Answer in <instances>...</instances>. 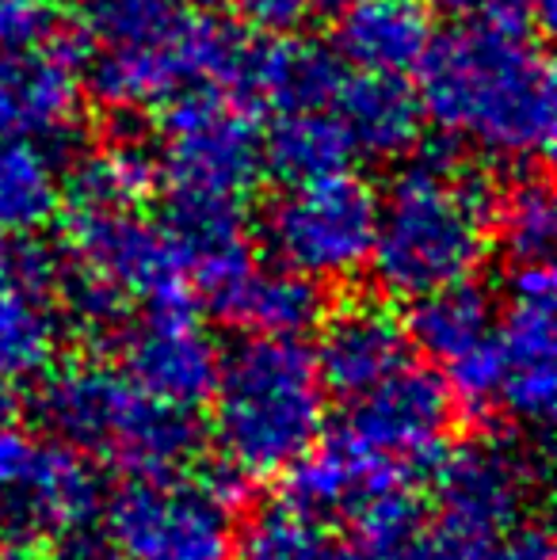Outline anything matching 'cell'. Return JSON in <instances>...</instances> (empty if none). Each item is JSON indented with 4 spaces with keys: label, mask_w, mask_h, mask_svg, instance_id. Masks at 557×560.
Wrapping results in <instances>:
<instances>
[{
    "label": "cell",
    "mask_w": 557,
    "mask_h": 560,
    "mask_svg": "<svg viewBox=\"0 0 557 560\" xmlns=\"http://www.w3.org/2000/svg\"><path fill=\"white\" fill-rule=\"evenodd\" d=\"M420 112L485 161L527 164L554 138V69L527 23L462 20L420 58Z\"/></svg>",
    "instance_id": "6da1fadb"
},
{
    "label": "cell",
    "mask_w": 557,
    "mask_h": 560,
    "mask_svg": "<svg viewBox=\"0 0 557 560\" xmlns=\"http://www.w3.org/2000/svg\"><path fill=\"white\" fill-rule=\"evenodd\" d=\"M210 439L225 488L290 472L328 431V389L302 336H245L218 362Z\"/></svg>",
    "instance_id": "7a4b0ae2"
},
{
    "label": "cell",
    "mask_w": 557,
    "mask_h": 560,
    "mask_svg": "<svg viewBox=\"0 0 557 560\" xmlns=\"http://www.w3.org/2000/svg\"><path fill=\"white\" fill-rule=\"evenodd\" d=\"M84 84L119 115L169 107L195 89H233L248 38L179 0H92Z\"/></svg>",
    "instance_id": "3957f363"
},
{
    "label": "cell",
    "mask_w": 557,
    "mask_h": 560,
    "mask_svg": "<svg viewBox=\"0 0 557 560\" xmlns=\"http://www.w3.org/2000/svg\"><path fill=\"white\" fill-rule=\"evenodd\" d=\"M489 241L492 199L481 179L451 161H417L379 199L367 267L390 298L417 302L474 279Z\"/></svg>",
    "instance_id": "277c9868"
},
{
    "label": "cell",
    "mask_w": 557,
    "mask_h": 560,
    "mask_svg": "<svg viewBox=\"0 0 557 560\" xmlns=\"http://www.w3.org/2000/svg\"><path fill=\"white\" fill-rule=\"evenodd\" d=\"M38 416L54 439L127 477L179 472L199 446L195 412L164 405L123 366L69 362L43 377Z\"/></svg>",
    "instance_id": "5b68a950"
},
{
    "label": "cell",
    "mask_w": 557,
    "mask_h": 560,
    "mask_svg": "<svg viewBox=\"0 0 557 560\" xmlns=\"http://www.w3.org/2000/svg\"><path fill=\"white\" fill-rule=\"evenodd\" d=\"M96 462L20 420L0 428V534L20 546H84L104 518Z\"/></svg>",
    "instance_id": "8992f818"
},
{
    "label": "cell",
    "mask_w": 557,
    "mask_h": 560,
    "mask_svg": "<svg viewBox=\"0 0 557 560\" xmlns=\"http://www.w3.org/2000/svg\"><path fill=\"white\" fill-rule=\"evenodd\" d=\"M233 488L218 477H130L104 503V541L119 560H230Z\"/></svg>",
    "instance_id": "52a82bcc"
},
{
    "label": "cell",
    "mask_w": 557,
    "mask_h": 560,
    "mask_svg": "<svg viewBox=\"0 0 557 560\" xmlns=\"http://www.w3.org/2000/svg\"><path fill=\"white\" fill-rule=\"evenodd\" d=\"M379 195L351 172L287 179L264 210L271 259L313 282H344L371 259Z\"/></svg>",
    "instance_id": "ba28073f"
},
{
    "label": "cell",
    "mask_w": 557,
    "mask_h": 560,
    "mask_svg": "<svg viewBox=\"0 0 557 560\" xmlns=\"http://www.w3.org/2000/svg\"><path fill=\"white\" fill-rule=\"evenodd\" d=\"M264 168V133L245 96L233 89H195L169 104L161 172L172 187L245 199Z\"/></svg>",
    "instance_id": "9c48e42d"
},
{
    "label": "cell",
    "mask_w": 557,
    "mask_h": 560,
    "mask_svg": "<svg viewBox=\"0 0 557 560\" xmlns=\"http://www.w3.org/2000/svg\"><path fill=\"white\" fill-rule=\"evenodd\" d=\"M431 469V515L504 541L515 526L527 523L531 495L538 488V469L531 454L500 439L446 443Z\"/></svg>",
    "instance_id": "30bf717a"
},
{
    "label": "cell",
    "mask_w": 557,
    "mask_h": 560,
    "mask_svg": "<svg viewBox=\"0 0 557 560\" xmlns=\"http://www.w3.org/2000/svg\"><path fill=\"white\" fill-rule=\"evenodd\" d=\"M454 423H459V400L446 389L443 374L409 362L363 397L348 400L340 435L402 469L420 472L451 443Z\"/></svg>",
    "instance_id": "8fae6325"
},
{
    "label": "cell",
    "mask_w": 557,
    "mask_h": 560,
    "mask_svg": "<svg viewBox=\"0 0 557 560\" xmlns=\"http://www.w3.org/2000/svg\"><path fill=\"white\" fill-rule=\"evenodd\" d=\"M497 302L474 287V279L417 298L409 320L413 347L428 354L443 374L459 408H497L500 362L497 347Z\"/></svg>",
    "instance_id": "7c38bea8"
},
{
    "label": "cell",
    "mask_w": 557,
    "mask_h": 560,
    "mask_svg": "<svg viewBox=\"0 0 557 560\" xmlns=\"http://www.w3.org/2000/svg\"><path fill=\"white\" fill-rule=\"evenodd\" d=\"M66 264L100 279L127 302H156L184 287L176 244L161 222L138 207H73Z\"/></svg>",
    "instance_id": "4fadbf2b"
},
{
    "label": "cell",
    "mask_w": 557,
    "mask_h": 560,
    "mask_svg": "<svg viewBox=\"0 0 557 560\" xmlns=\"http://www.w3.org/2000/svg\"><path fill=\"white\" fill-rule=\"evenodd\" d=\"M497 347L504 362L500 400L527 428L546 431L557 397V290L546 264H520L497 313Z\"/></svg>",
    "instance_id": "5bb4252c"
},
{
    "label": "cell",
    "mask_w": 557,
    "mask_h": 560,
    "mask_svg": "<svg viewBox=\"0 0 557 560\" xmlns=\"http://www.w3.org/2000/svg\"><path fill=\"white\" fill-rule=\"evenodd\" d=\"M115 343L123 347V370L156 400L187 412L207 405L222 347L184 294L146 302V313L135 325L127 320Z\"/></svg>",
    "instance_id": "9a60e30c"
},
{
    "label": "cell",
    "mask_w": 557,
    "mask_h": 560,
    "mask_svg": "<svg viewBox=\"0 0 557 560\" xmlns=\"http://www.w3.org/2000/svg\"><path fill=\"white\" fill-rule=\"evenodd\" d=\"M84 107V58L58 31L0 46V138L58 141Z\"/></svg>",
    "instance_id": "2e32d148"
},
{
    "label": "cell",
    "mask_w": 557,
    "mask_h": 560,
    "mask_svg": "<svg viewBox=\"0 0 557 560\" xmlns=\"http://www.w3.org/2000/svg\"><path fill=\"white\" fill-rule=\"evenodd\" d=\"M328 397L356 400L379 382L417 362L409 325L379 302H351L325 317L313 347Z\"/></svg>",
    "instance_id": "e0dca14e"
},
{
    "label": "cell",
    "mask_w": 557,
    "mask_h": 560,
    "mask_svg": "<svg viewBox=\"0 0 557 560\" xmlns=\"http://www.w3.org/2000/svg\"><path fill=\"white\" fill-rule=\"evenodd\" d=\"M199 298L222 325L245 336H305L325 313L321 282L282 264H260L256 256L207 282Z\"/></svg>",
    "instance_id": "ac0fdd59"
},
{
    "label": "cell",
    "mask_w": 557,
    "mask_h": 560,
    "mask_svg": "<svg viewBox=\"0 0 557 560\" xmlns=\"http://www.w3.org/2000/svg\"><path fill=\"white\" fill-rule=\"evenodd\" d=\"M58 259L27 248L23 267L0 282V385L43 382L58 366L66 343V320L58 310Z\"/></svg>",
    "instance_id": "d6986e66"
},
{
    "label": "cell",
    "mask_w": 557,
    "mask_h": 560,
    "mask_svg": "<svg viewBox=\"0 0 557 560\" xmlns=\"http://www.w3.org/2000/svg\"><path fill=\"white\" fill-rule=\"evenodd\" d=\"M344 73L348 66L340 61V54L325 46L302 43V38H271V43H248L233 92L268 112L325 107L333 104Z\"/></svg>",
    "instance_id": "ffe728a7"
},
{
    "label": "cell",
    "mask_w": 557,
    "mask_h": 560,
    "mask_svg": "<svg viewBox=\"0 0 557 560\" xmlns=\"http://www.w3.org/2000/svg\"><path fill=\"white\" fill-rule=\"evenodd\" d=\"M336 15V54L348 69L405 77L431 43L423 0H348Z\"/></svg>",
    "instance_id": "44dd1931"
},
{
    "label": "cell",
    "mask_w": 557,
    "mask_h": 560,
    "mask_svg": "<svg viewBox=\"0 0 557 560\" xmlns=\"http://www.w3.org/2000/svg\"><path fill=\"white\" fill-rule=\"evenodd\" d=\"M164 233L176 244V256L184 264V279L195 287L222 279L225 271L253 256L248 248V218L241 199L210 191H179L172 187L169 210H164Z\"/></svg>",
    "instance_id": "7402d4cb"
},
{
    "label": "cell",
    "mask_w": 557,
    "mask_h": 560,
    "mask_svg": "<svg viewBox=\"0 0 557 560\" xmlns=\"http://www.w3.org/2000/svg\"><path fill=\"white\" fill-rule=\"evenodd\" d=\"M333 112L348 130L356 156L397 161L420 138V96L405 84V77L363 73L348 69L333 96Z\"/></svg>",
    "instance_id": "603a6c76"
},
{
    "label": "cell",
    "mask_w": 557,
    "mask_h": 560,
    "mask_svg": "<svg viewBox=\"0 0 557 560\" xmlns=\"http://www.w3.org/2000/svg\"><path fill=\"white\" fill-rule=\"evenodd\" d=\"M264 161L282 179H310L348 172V164L356 161V145L333 104L290 107V112H276V122L264 138Z\"/></svg>",
    "instance_id": "cb8c5ba5"
},
{
    "label": "cell",
    "mask_w": 557,
    "mask_h": 560,
    "mask_svg": "<svg viewBox=\"0 0 557 560\" xmlns=\"http://www.w3.org/2000/svg\"><path fill=\"white\" fill-rule=\"evenodd\" d=\"M61 176L38 141L0 138V233H35L58 214Z\"/></svg>",
    "instance_id": "d4e9b609"
},
{
    "label": "cell",
    "mask_w": 557,
    "mask_h": 560,
    "mask_svg": "<svg viewBox=\"0 0 557 560\" xmlns=\"http://www.w3.org/2000/svg\"><path fill=\"white\" fill-rule=\"evenodd\" d=\"M245 560H379L356 538L333 534V523L298 511L294 503H271L248 523L241 541Z\"/></svg>",
    "instance_id": "484cf974"
},
{
    "label": "cell",
    "mask_w": 557,
    "mask_h": 560,
    "mask_svg": "<svg viewBox=\"0 0 557 560\" xmlns=\"http://www.w3.org/2000/svg\"><path fill=\"white\" fill-rule=\"evenodd\" d=\"M156 184V164L135 141H112L77 161L69 176L73 207H141Z\"/></svg>",
    "instance_id": "4316f807"
},
{
    "label": "cell",
    "mask_w": 557,
    "mask_h": 560,
    "mask_svg": "<svg viewBox=\"0 0 557 560\" xmlns=\"http://www.w3.org/2000/svg\"><path fill=\"white\" fill-rule=\"evenodd\" d=\"M492 236L515 264H546L557 236V202L543 176L527 172L492 199Z\"/></svg>",
    "instance_id": "83f0119b"
},
{
    "label": "cell",
    "mask_w": 557,
    "mask_h": 560,
    "mask_svg": "<svg viewBox=\"0 0 557 560\" xmlns=\"http://www.w3.org/2000/svg\"><path fill=\"white\" fill-rule=\"evenodd\" d=\"M497 546L500 541L485 538V534H474L451 518L423 511L420 523L413 526V534L390 560H492Z\"/></svg>",
    "instance_id": "f1b7e54d"
},
{
    "label": "cell",
    "mask_w": 557,
    "mask_h": 560,
    "mask_svg": "<svg viewBox=\"0 0 557 560\" xmlns=\"http://www.w3.org/2000/svg\"><path fill=\"white\" fill-rule=\"evenodd\" d=\"M348 0H241L245 15L268 31H298L305 23H317L336 15Z\"/></svg>",
    "instance_id": "f546056e"
},
{
    "label": "cell",
    "mask_w": 557,
    "mask_h": 560,
    "mask_svg": "<svg viewBox=\"0 0 557 560\" xmlns=\"http://www.w3.org/2000/svg\"><path fill=\"white\" fill-rule=\"evenodd\" d=\"M58 31V20L46 0H0V46L31 43Z\"/></svg>",
    "instance_id": "4dcf8cb0"
},
{
    "label": "cell",
    "mask_w": 557,
    "mask_h": 560,
    "mask_svg": "<svg viewBox=\"0 0 557 560\" xmlns=\"http://www.w3.org/2000/svg\"><path fill=\"white\" fill-rule=\"evenodd\" d=\"M439 12L459 15V20H504V23H531L535 15L550 12V0H431Z\"/></svg>",
    "instance_id": "1f68e13d"
},
{
    "label": "cell",
    "mask_w": 557,
    "mask_h": 560,
    "mask_svg": "<svg viewBox=\"0 0 557 560\" xmlns=\"http://www.w3.org/2000/svg\"><path fill=\"white\" fill-rule=\"evenodd\" d=\"M492 560H554V546H550V534L543 526H515L504 541L497 546V557Z\"/></svg>",
    "instance_id": "d6a6232c"
},
{
    "label": "cell",
    "mask_w": 557,
    "mask_h": 560,
    "mask_svg": "<svg viewBox=\"0 0 557 560\" xmlns=\"http://www.w3.org/2000/svg\"><path fill=\"white\" fill-rule=\"evenodd\" d=\"M23 259H27V248H20V244L12 241V233H0V282L12 279L23 267Z\"/></svg>",
    "instance_id": "836d02e7"
},
{
    "label": "cell",
    "mask_w": 557,
    "mask_h": 560,
    "mask_svg": "<svg viewBox=\"0 0 557 560\" xmlns=\"http://www.w3.org/2000/svg\"><path fill=\"white\" fill-rule=\"evenodd\" d=\"M0 560H38V557H35V549H31V546H20V541L4 538V546H0Z\"/></svg>",
    "instance_id": "e575fe53"
},
{
    "label": "cell",
    "mask_w": 557,
    "mask_h": 560,
    "mask_svg": "<svg viewBox=\"0 0 557 560\" xmlns=\"http://www.w3.org/2000/svg\"><path fill=\"white\" fill-rule=\"evenodd\" d=\"M187 4H214V0H187Z\"/></svg>",
    "instance_id": "d590c367"
}]
</instances>
